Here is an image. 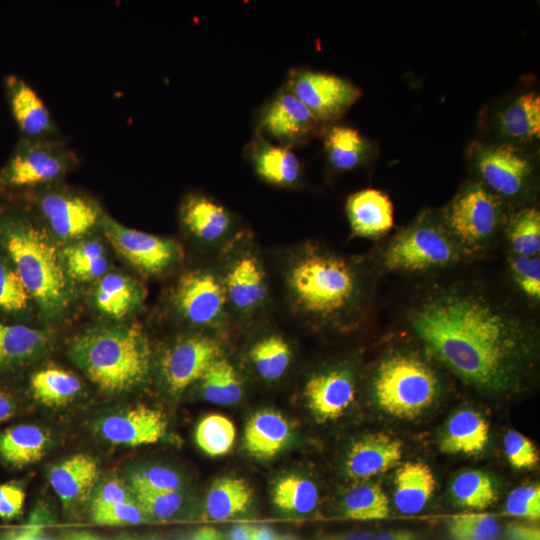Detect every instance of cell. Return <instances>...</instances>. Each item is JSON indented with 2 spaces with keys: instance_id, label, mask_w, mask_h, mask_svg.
I'll list each match as a JSON object with an SVG mask.
<instances>
[{
  "instance_id": "6da1fadb",
  "label": "cell",
  "mask_w": 540,
  "mask_h": 540,
  "mask_svg": "<svg viewBox=\"0 0 540 540\" xmlns=\"http://www.w3.org/2000/svg\"><path fill=\"white\" fill-rule=\"evenodd\" d=\"M408 323L429 355L487 395L520 391L536 365V328L480 289L432 290L410 309Z\"/></svg>"
},
{
  "instance_id": "7a4b0ae2",
  "label": "cell",
  "mask_w": 540,
  "mask_h": 540,
  "mask_svg": "<svg viewBox=\"0 0 540 540\" xmlns=\"http://www.w3.org/2000/svg\"><path fill=\"white\" fill-rule=\"evenodd\" d=\"M286 281L296 309L326 326H350L364 297L363 279L357 268L344 257L316 246L294 257Z\"/></svg>"
},
{
  "instance_id": "3957f363",
  "label": "cell",
  "mask_w": 540,
  "mask_h": 540,
  "mask_svg": "<svg viewBox=\"0 0 540 540\" xmlns=\"http://www.w3.org/2000/svg\"><path fill=\"white\" fill-rule=\"evenodd\" d=\"M0 236L45 320L62 317L71 303L72 289L62 254L49 236L28 218L14 214L0 217Z\"/></svg>"
},
{
  "instance_id": "277c9868",
  "label": "cell",
  "mask_w": 540,
  "mask_h": 540,
  "mask_svg": "<svg viewBox=\"0 0 540 540\" xmlns=\"http://www.w3.org/2000/svg\"><path fill=\"white\" fill-rule=\"evenodd\" d=\"M69 354L90 381L109 394L124 393L140 386L151 368L148 338L135 325L88 329L71 343Z\"/></svg>"
},
{
  "instance_id": "5b68a950",
  "label": "cell",
  "mask_w": 540,
  "mask_h": 540,
  "mask_svg": "<svg viewBox=\"0 0 540 540\" xmlns=\"http://www.w3.org/2000/svg\"><path fill=\"white\" fill-rule=\"evenodd\" d=\"M442 382L431 363L411 349H393L377 362L370 395L386 415L412 420L428 412L439 400Z\"/></svg>"
},
{
  "instance_id": "8992f818",
  "label": "cell",
  "mask_w": 540,
  "mask_h": 540,
  "mask_svg": "<svg viewBox=\"0 0 540 540\" xmlns=\"http://www.w3.org/2000/svg\"><path fill=\"white\" fill-rule=\"evenodd\" d=\"M461 254L442 217L426 212L391 238L380 261L390 272L417 273L448 267Z\"/></svg>"
},
{
  "instance_id": "52a82bcc",
  "label": "cell",
  "mask_w": 540,
  "mask_h": 540,
  "mask_svg": "<svg viewBox=\"0 0 540 540\" xmlns=\"http://www.w3.org/2000/svg\"><path fill=\"white\" fill-rule=\"evenodd\" d=\"M441 217L463 254H480L505 223L504 201L482 183H472L458 192Z\"/></svg>"
},
{
  "instance_id": "ba28073f",
  "label": "cell",
  "mask_w": 540,
  "mask_h": 540,
  "mask_svg": "<svg viewBox=\"0 0 540 540\" xmlns=\"http://www.w3.org/2000/svg\"><path fill=\"white\" fill-rule=\"evenodd\" d=\"M76 153L55 138H20L0 167V192L51 183L77 164Z\"/></svg>"
},
{
  "instance_id": "9c48e42d",
  "label": "cell",
  "mask_w": 540,
  "mask_h": 540,
  "mask_svg": "<svg viewBox=\"0 0 540 540\" xmlns=\"http://www.w3.org/2000/svg\"><path fill=\"white\" fill-rule=\"evenodd\" d=\"M474 166L482 184L502 199L523 195L533 176L529 158L515 144L506 142L479 146L474 153Z\"/></svg>"
},
{
  "instance_id": "30bf717a",
  "label": "cell",
  "mask_w": 540,
  "mask_h": 540,
  "mask_svg": "<svg viewBox=\"0 0 540 540\" xmlns=\"http://www.w3.org/2000/svg\"><path fill=\"white\" fill-rule=\"evenodd\" d=\"M289 90L319 122L339 118L361 95L359 88L347 79L310 70L295 71Z\"/></svg>"
},
{
  "instance_id": "8fae6325",
  "label": "cell",
  "mask_w": 540,
  "mask_h": 540,
  "mask_svg": "<svg viewBox=\"0 0 540 540\" xmlns=\"http://www.w3.org/2000/svg\"><path fill=\"white\" fill-rule=\"evenodd\" d=\"M101 226L118 253L145 274H160L178 259L179 249L170 239L126 227L107 215Z\"/></svg>"
},
{
  "instance_id": "7c38bea8",
  "label": "cell",
  "mask_w": 540,
  "mask_h": 540,
  "mask_svg": "<svg viewBox=\"0 0 540 540\" xmlns=\"http://www.w3.org/2000/svg\"><path fill=\"white\" fill-rule=\"evenodd\" d=\"M174 304L190 323L217 326L224 318L227 298L222 279L211 271H190L179 279Z\"/></svg>"
},
{
  "instance_id": "4fadbf2b",
  "label": "cell",
  "mask_w": 540,
  "mask_h": 540,
  "mask_svg": "<svg viewBox=\"0 0 540 540\" xmlns=\"http://www.w3.org/2000/svg\"><path fill=\"white\" fill-rule=\"evenodd\" d=\"M305 403L316 421L342 417L354 404L356 379L348 365H336L314 373L303 388Z\"/></svg>"
},
{
  "instance_id": "5bb4252c",
  "label": "cell",
  "mask_w": 540,
  "mask_h": 540,
  "mask_svg": "<svg viewBox=\"0 0 540 540\" xmlns=\"http://www.w3.org/2000/svg\"><path fill=\"white\" fill-rule=\"evenodd\" d=\"M37 206L52 232L65 240L87 234L104 217L93 199L66 190L40 194Z\"/></svg>"
},
{
  "instance_id": "9a60e30c",
  "label": "cell",
  "mask_w": 540,
  "mask_h": 540,
  "mask_svg": "<svg viewBox=\"0 0 540 540\" xmlns=\"http://www.w3.org/2000/svg\"><path fill=\"white\" fill-rule=\"evenodd\" d=\"M219 357L221 348L210 337L193 335L179 339L161 358V372L167 388L172 394L182 393Z\"/></svg>"
},
{
  "instance_id": "2e32d148",
  "label": "cell",
  "mask_w": 540,
  "mask_h": 540,
  "mask_svg": "<svg viewBox=\"0 0 540 540\" xmlns=\"http://www.w3.org/2000/svg\"><path fill=\"white\" fill-rule=\"evenodd\" d=\"M97 431L109 443L136 447L165 440L168 422L162 411L139 404L102 418Z\"/></svg>"
},
{
  "instance_id": "e0dca14e",
  "label": "cell",
  "mask_w": 540,
  "mask_h": 540,
  "mask_svg": "<svg viewBox=\"0 0 540 540\" xmlns=\"http://www.w3.org/2000/svg\"><path fill=\"white\" fill-rule=\"evenodd\" d=\"M4 92L10 114L20 138H54L56 126L39 94L23 78L8 74L4 78Z\"/></svg>"
},
{
  "instance_id": "ac0fdd59",
  "label": "cell",
  "mask_w": 540,
  "mask_h": 540,
  "mask_svg": "<svg viewBox=\"0 0 540 540\" xmlns=\"http://www.w3.org/2000/svg\"><path fill=\"white\" fill-rule=\"evenodd\" d=\"M222 281L227 303L240 313H252L266 300L265 270L259 258L250 251L238 253L232 258Z\"/></svg>"
},
{
  "instance_id": "d6986e66",
  "label": "cell",
  "mask_w": 540,
  "mask_h": 540,
  "mask_svg": "<svg viewBox=\"0 0 540 540\" xmlns=\"http://www.w3.org/2000/svg\"><path fill=\"white\" fill-rule=\"evenodd\" d=\"M403 455L402 441L385 432L369 433L353 442L344 470L352 479H369L395 467Z\"/></svg>"
},
{
  "instance_id": "ffe728a7",
  "label": "cell",
  "mask_w": 540,
  "mask_h": 540,
  "mask_svg": "<svg viewBox=\"0 0 540 540\" xmlns=\"http://www.w3.org/2000/svg\"><path fill=\"white\" fill-rule=\"evenodd\" d=\"M319 120L288 89L280 93L261 115L262 130L282 142H294L314 132Z\"/></svg>"
},
{
  "instance_id": "44dd1931",
  "label": "cell",
  "mask_w": 540,
  "mask_h": 540,
  "mask_svg": "<svg viewBox=\"0 0 540 540\" xmlns=\"http://www.w3.org/2000/svg\"><path fill=\"white\" fill-rule=\"evenodd\" d=\"M99 478L96 461L86 454L73 455L51 467L48 480L66 509L90 497Z\"/></svg>"
},
{
  "instance_id": "7402d4cb",
  "label": "cell",
  "mask_w": 540,
  "mask_h": 540,
  "mask_svg": "<svg viewBox=\"0 0 540 540\" xmlns=\"http://www.w3.org/2000/svg\"><path fill=\"white\" fill-rule=\"evenodd\" d=\"M346 213L352 232L359 237L379 238L394 225L393 204L376 189H364L349 196Z\"/></svg>"
},
{
  "instance_id": "603a6c76",
  "label": "cell",
  "mask_w": 540,
  "mask_h": 540,
  "mask_svg": "<svg viewBox=\"0 0 540 540\" xmlns=\"http://www.w3.org/2000/svg\"><path fill=\"white\" fill-rule=\"evenodd\" d=\"M490 439V425L484 416L469 408L454 412L440 435L439 450L445 454L474 456L482 453Z\"/></svg>"
},
{
  "instance_id": "cb8c5ba5",
  "label": "cell",
  "mask_w": 540,
  "mask_h": 540,
  "mask_svg": "<svg viewBox=\"0 0 540 540\" xmlns=\"http://www.w3.org/2000/svg\"><path fill=\"white\" fill-rule=\"evenodd\" d=\"M393 502L402 514L420 513L432 499L436 478L431 467L422 461H408L394 474Z\"/></svg>"
},
{
  "instance_id": "d4e9b609",
  "label": "cell",
  "mask_w": 540,
  "mask_h": 540,
  "mask_svg": "<svg viewBox=\"0 0 540 540\" xmlns=\"http://www.w3.org/2000/svg\"><path fill=\"white\" fill-rule=\"evenodd\" d=\"M290 438L291 428L284 416L277 411L264 409L248 419L243 443L251 456L267 460L279 454Z\"/></svg>"
},
{
  "instance_id": "484cf974",
  "label": "cell",
  "mask_w": 540,
  "mask_h": 540,
  "mask_svg": "<svg viewBox=\"0 0 540 540\" xmlns=\"http://www.w3.org/2000/svg\"><path fill=\"white\" fill-rule=\"evenodd\" d=\"M496 128L506 143L538 139L540 135V97L536 92L519 95L497 115Z\"/></svg>"
},
{
  "instance_id": "4316f807",
  "label": "cell",
  "mask_w": 540,
  "mask_h": 540,
  "mask_svg": "<svg viewBox=\"0 0 540 540\" xmlns=\"http://www.w3.org/2000/svg\"><path fill=\"white\" fill-rule=\"evenodd\" d=\"M49 343L50 338L44 331L0 321V373L33 361Z\"/></svg>"
},
{
  "instance_id": "83f0119b",
  "label": "cell",
  "mask_w": 540,
  "mask_h": 540,
  "mask_svg": "<svg viewBox=\"0 0 540 540\" xmlns=\"http://www.w3.org/2000/svg\"><path fill=\"white\" fill-rule=\"evenodd\" d=\"M180 213L184 226L205 242L221 239L231 224L230 215L222 205L200 194L189 195L183 202Z\"/></svg>"
},
{
  "instance_id": "f1b7e54d",
  "label": "cell",
  "mask_w": 540,
  "mask_h": 540,
  "mask_svg": "<svg viewBox=\"0 0 540 540\" xmlns=\"http://www.w3.org/2000/svg\"><path fill=\"white\" fill-rule=\"evenodd\" d=\"M253 502L249 484L236 477H223L209 488L204 501L205 517L224 521L248 513Z\"/></svg>"
},
{
  "instance_id": "f546056e",
  "label": "cell",
  "mask_w": 540,
  "mask_h": 540,
  "mask_svg": "<svg viewBox=\"0 0 540 540\" xmlns=\"http://www.w3.org/2000/svg\"><path fill=\"white\" fill-rule=\"evenodd\" d=\"M144 298L141 285L129 276L108 273L101 277L95 292L97 309L107 316L122 318L137 309Z\"/></svg>"
},
{
  "instance_id": "4dcf8cb0",
  "label": "cell",
  "mask_w": 540,
  "mask_h": 540,
  "mask_svg": "<svg viewBox=\"0 0 540 540\" xmlns=\"http://www.w3.org/2000/svg\"><path fill=\"white\" fill-rule=\"evenodd\" d=\"M49 445L46 431L30 424L16 425L0 433V458L15 468L39 461Z\"/></svg>"
},
{
  "instance_id": "1f68e13d",
  "label": "cell",
  "mask_w": 540,
  "mask_h": 540,
  "mask_svg": "<svg viewBox=\"0 0 540 540\" xmlns=\"http://www.w3.org/2000/svg\"><path fill=\"white\" fill-rule=\"evenodd\" d=\"M452 502L464 509L483 510L499 498L495 478L483 470H466L457 474L450 484Z\"/></svg>"
},
{
  "instance_id": "d6a6232c",
  "label": "cell",
  "mask_w": 540,
  "mask_h": 540,
  "mask_svg": "<svg viewBox=\"0 0 540 540\" xmlns=\"http://www.w3.org/2000/svg\"><path fill=\"white\" fill-rule=\"evenodd\" d=\"M252 156L257 173L271 184L292 186L300 177V162L287 147L260 141Z\"/></svg>"
},
{
  "instance_id": "836d02e7",
  "label": "cell",
  "mask_w": 540,
  "mask_h": 540,
  "mask_svg": "<svg viewBox=\"0 0 540 540\" xmlns=\"http://www.w3.org/2000/svg\"><path fill=\"white\" fill-rule=\"evenodd\" d=\"M80 379L70 371L47 367L34 372L30 378L33 397L48 407L70 403L81 391Z\"/></svg>"
},
{
  "instance_id": "e575fe53",
  "label": "cell",
  "mask_w": 540,
  "mask_h": 540,
  "mask_svg": "<svg viewBox=\"0 0 540 540\" xmlns=\"http://www.w3.org/2000/svg\"><path fill=\"white\" fill-rule=\"evenodd\" d=\"M271 494L274 506L290 515H308L316 509L319 502L317 485L311 479L298 474H287L279 478Z\"/></svg>"
},
{
  "instance_id": "d590c367",
  "label": "cell",
  "mask_w": 540,
  "mask_h": 540,
  "mask_svg": "<svg viewBox=\"0 0 540 540\" xmlns=\"http://www.w3.org/2000/svg\"><path fill=\"white\" fill-rule=\"evenodd\" d=\"M203 398L213 404L233 405L243 396L242 380L225 358L214 360L199 379Z\"/></svg>"
},
{
  "instance_id": "8d00e7d4",
  "label": "cell",
  "mask_w": 540,
  "mask_h": 540,
  "mask_svg": "<svg viewBox=\"0 0 540 540\" xmlns=\"http://www.w3.org/2000/svg\"><path fill=\"white\" fill-rule=\"evenodd\" d=\"M342 516L356 521L386 519L390 515L387 495L376 483H360L350 488L341 501Z\"/></svg>"
},
{
  "instance_id": "74e56055",
  "label": "cell",
  "mask_w": 540,
  "mask_h": 540,
  "mask_svg": "<svg viewBox=\"0 0 540 540\" xmlns=\"http://www.w3.org/2000/svg\"><path fill=\"white\" fill-rule=\"evenodd\" d=\"M325 148L330 163L340 171H349L367 158L368 141L355 129L333 126L326 134Z\"/></svg>"
},
{
  "instance_id": "f35d334b",
  "label": "cell",
  "mask_w": 540,
  "mask_h": 540,
  "mask_svg": "<svg viewBox=\"0 0 540 540\" xmlns=\"http://www.w3.org/2000/svg\"><path fill=\"white\" fill-rule=\"evenodd\" d=\"M505 235L512 254L538 257L540 253V213L535 207L514 212L505 221Z\"/></svg>"
},
{
  "instance_id": "ab89813d",
  "label": "cell",
  "mask_w": 540,
  "mask_h": 540,
  "mask_svg": "<svg viewBox=\"0 0 540 540\" xmlns=\"http://www.w3.org/2000/svg\"><path fill=\"white\" fill-rule=\"evenodd\" d=\"M251 362L257 374L266 381L280 379L291 361L288 342L277 334L265 336L250 349Z\"/></svg>"
},
{
  "instance_id": "60d3db41",
  "label": "cell",
  "mask_w": 540,
  "mask_h": 540,
  "mask_svg": "<svg viewBox=\"0 0 540 540\" xmlns=\"http://www.w3.org/2000/svg\"><path fill=\"white\" fill-rule=\"evenodd\" d=\"M62 258L69 277L79 281L102 277L108 267L104 248L97 240H85L65 248Z\"/></svg>"
},
{
  "instance_id": "b9f144b4",
  "label": "cell",
  "mask_w": 540,
  "mask_h": 540,
  "mask_svg": "<svg viewBox=\"0 0 540 540\" xmlns=\"http://www.w3.org/2000/svg\"><path fill=\"white\" fill-rule=\"evenodd\" d=\"M236 429L227 417L211 414L204 417L197 425L195 440L198 447L209 456L227 454L234 445Z\"/></svg>"
},
{
  "instance_id": "7bdbcfd3",
  "label": "cell",
  "mask_w": 540,
  "mask_h": 540,
  "mask_svg": "<svg viewBox=\"0 0 540 540\" xmlns=\"http://www.w3.org/2000/svg\"><path fill=\"white\" fill-rule=\"evenodd\" d=\"M501 526L486 513H466L450 518L447 525L448 540H499Z\"/></svg>"
},
{
  "instance_id": "ee69618b",
  "label": "cell",
  "mask_w": 540,
  "mask_h": 540,
  "mask_svg": "<svg viewBox=\"0 0 540 540\" xmlns=\"http://www.w3.org/2000/svg\"><path fill=\"white\" fill-rule=\"evenodd\" d=\"M133 494L149 520H173L187 510L188 501L181 491Z\"/></svg>"
},
{
  "instance_id": "f6af8a7d",
  "label": "cell",
  "mask_w": 540,
  "mask_h": 540,
  "mask_svg": "<svg viewBox=\"0 0 540 540\" xmlns=\"http://www.w3.org/2000/svg\"><path fill=\"white\" fill-rule=\"evenodd\" d=\"M129 487L133 493L181 491L183 479L171 468L146 466L131 473Z\"/></svg>"
},
{
  "instance_id": "bcb514c9",
  "label": "cell",
  "mask_w": 540,
  "mask_h": 540,
  "mask_svg": "<svg viewBox=\"0 0 540 540\" xmlns=\"http://www.w3.org/2000/svg\"><path fill=\"white\" fill-rule=\"evenodd\" d=\"M508 268L513 283L527 299L540 300V259L512 254L508 258Z\"/></svg>"
},
{
  "instance_id": "7dc6e473",
  "label": "cell",
  "mask_w": 540,
  "mask_h": 540,
  "mask_svg": "<svg viewBox=\"0 0 540 540\" xmlns=\"http://www.w3.org/2000/svg\"><path fill=\"white\" fill-rule=\"evenodd\" d=\"M31 299L16 270L0 261V309L12 313L22 312Z\"/></svg>"
},
{
  "instance_id": "c3c4849f",
  "label": "cell",
  "mask_w": 540,
  "mask_h": 540,
  "mask_svg": "<svg viewBox=\"0 0 540 540\" xmlns=\"http://www.w3.org/2000/svg\"><path fill=\"white\" fill-rule=\"evenodd\" d=\"M91 518L96 524L108 526L136 525L149 521L136 500L91 508Z\"/></svg>"
},
{
  "instance_id": "681fc988",
  "label": "cell",
  "mask_w": 540,
  "mask_h": 540,
  "mask_svg": "<svg viewBox=\"0 0 540 540\" xmlns=\"http://www.w3.org/2000/svg\"><path fill=\"white\" fill-rule=\"evenodd\" d=\"M503 447L506 458L514 469H531L539 462L535 444L520 432H507L503 437Z\"/></svg>"
},
{
  "instance_id": "f907efd6",
  "label": "cell",
  "mask_w": 540,
  "mask_h": 540,
  "mask_svg": "<svg viewBox=\"0 0 540 540\" xmlns=\"http://www.w3.org/2000/svg\"><path fill=\"white\" fill-rule=\"evenodd\" d=\"M506 512L515 517L536 521L540 518V487L536 484L518 486L507 496Z\"/></svg>"
},
{
  "instance_id": "816d5d0a",
  "label": "cell",
  "mask_w": 540,
  "mask_h": 540,
  "mask_svg": "<svg viewBox=\"0 0 540 540\" xmlns=\"http://www.w3.org/2000/svg\"><path fill=\"white\" fill-rule=\"evenodd\" d=\"M90 498L91 508L136 500L131 488L117 478L106 479L100 484H96Z\"/></svg>"
},
{
  "instance_id": "f5cc1de1",
  "label": "cell",
  "mask_w": 540,
  "mask_h": 540,
  "mask_svg": "<svg viewBox=\"0 0 540 540\" xmlns=\"http://www.w3.org/2000/svg\"><path fill=\"white\" fill-rule=\"evenodd\" d=\"M26 494L22 487L14 483L0 484V517L5 520L20 515Z\"/></svg>"
},
{
  "instance_id": "db71d44e",
  "label": "cell",
  "mask_w": 540,
  "mask_h": 540,
  "mask_svg": "<svg viewBox=\"0 0 540 540\" xmlns=\"http://www.w3.org/2000/svg\"><path fill=\"white\" fill-rule=\"evenodd\" d=\"M499 540H540V529L534 525L512 522L501 531Z\"/></svg>"
},
{
  "instance_id": "11a10c76",
  "label": "cell",
  "mask_w": 540,
  "mask_h": 540,
  "mask_svg": "<svg viewBox=\"0 0 540 540\" xmlns=\"http://www.w3.org/2000/svg\"><path fill=\"white\" fill-rule=\"evenodd\" d=\"M3 540H58L44 532L39 525L25 526L3 536ZM60 540V539H59Z\"/></svg>"
},
{
  "instance_id": "9f6ffc18",
  "label": "cell",
  "mask_w": 540,
  "mask_h": 540,
  "mask_svg": "<svg viewBox=\"0 0 540 540\" xmlns=\"http://www.w3.org/2000/svg\"><path fill=\"white\" fill-rule=\"evenodd\" d=\"M374 535L372 531H349L322 535L314 540H373Z\"/></svg>"
},
{
  "instance_id": "6f0895ef",
  "label": "cell",
  "mask_w": 540,
  "mask_h": 540,
  "mask_svg": "<svg viewBox=\"0 0 540 540\" xmlns=\"http://www.w3.org/2000/svg\"><path fill=\"white\" fill-rule=\"evenodd\" d=\"M373 540H422V538L410 530L392 529L375 533Z\"/></svg>"
},
{
  "instance_id": "680465c9",
  "label": "cell",
  "mask_w": 540,
  "mask_h": 540,
  "mask_svg": "<svg viewBox=\"0 0 540 540\" xmlns=\"http://www.w3.org/2000/svg\"><path fill=\"white\" fill-rule=\"evenodd\" d=\"M176 540H226V537L219 530L204 526Z\"/></svg>"
},
{
  "instance_id": "91938a15",
  "label": "cell",
  "mask_w": 540,
  "mask_h": 540,
  "mask_svg": "<svg viewBox=\"0 0 540 540\" xmlns=\"http://www.w3.org/2000/svg\"><path fill=\"white\" fill-rule=\"evenodd\" d=\"M15 410L16 406L13 399L8 394L0 391V424L12 418Z\"/></svg>"
},
{
  "instance_id": "94428289",
  "label": "cell",
  "mask_w": 540,
  "mask_h": 540,
  "mask_svg": "<svg viewBox=\"0 0 540 540\" xmlns=\"http://www.w3.org/2000/svg\"><path fill=\"white\" fill-rule=\"evenodd\" d=\"M278 534L269 526L252 525L251 540H278Z\"/></svg>"
},
{
  "instance_id": "6125c7cd",
  "label": "cell",
  "mask_w": 540,
  "mask_h": 540,
  "mask_svg": "<svg viewBox=\"0 0 540 540\" xmlns=\"http://www.w3.org/2000/svg\"><path fill=\"white\" fill-rule=\"evenodd\" d=\"M251 528L249 524H236L228 531L226 540H251Z\"/></svg>"
},
{
  "instance_id": "be15d7a7",
  "label": "cell",
  "mask_w": 540,
  "mask_h": 540,
  "mask_svg": "<svg viewBox=\"0 0 540 540\" xmlns=\"http://www.w3.org/2000/svg\"><path fill=\"white\" fill-rule=\"evenodd\" d=\"M60 540H106V539L88 531H70L66 533Z\"/></svg>"
},
{
  "instance_id": "e7e4bbea",
  "label": "cell",
  "mask_w": 540,
  "mask_h": 540,
  "mask_svg": "<svg viewBox=\"0 0 540 540\" xmlns=\"http://www.w3.org/2000/svg\"><path fill=\"white\" fill-rule=\"evenodd\" d=\"M113 540H164L157 537H140V536H131V535H121Z\"/></svg>"
},
{
  "instance_id": "03108f58",
  "label": "cell",
  "mask_w": 540,
  "mask_h": 540,
  "mask_svg": "<svg viewBox=\"0 0 540 540\" xmlns=\"http://www.w3.org/2000/svg\"><path fill=\"white\" fill-rule=\"evenodd\" d=\"M278 540H302V539L291 534H282L278 536Z\"/></svg>"
},
{
  "instance_id": "003e7915",
  "label": "cell",
  "mask_w": 540,
  "mask_h": 540,
  "mask_svg": "<svg viewBox=\"0 0 540 540\" xmlns=\"http://www.w3.org/2000/svg\"><path fill=\"white\" fill-rule=\"evenodd\" d=\"M0 540H3V536L0 537Z\"/></svg>"
}]
</instances>
